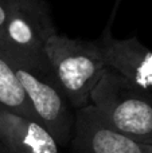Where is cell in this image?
<instances>
[{"label":"cell","instance_id":"6da1fadb","mask_svg":"<svg viewBox=\"0 0 152 153\" xmlns=\"http://www.w3.org/2000/svg\"><path fill=\"white\" fill-rule=\"evenodd\" d=\"M90 105L117 132L152 145V94L105 67L90 95Z\"/></svg>","mask_w":152,"mask_h":153},{"label":"cell","instance_id":"7a4b0ae2","mask_svg":"<svg viewBox=\"0 0 152 153\" xmlns=\"http://www.w3.org/2000/svg\"><path fill=\"white\" fill-rule=\"evenodd\" d=\"M54 79L70 106L82 109L90 105V95L105 66L97 42L53 35L45 47Z\"/></svg>","mask_w":152,"mask_h":153},{"label":"cell","instance_id":"3957f363","mask_svg":"<svg viewBox=\"0 0 152 153\" xmlns=\"http://www.w3.org/2000/svg\"><path fill=\"white\" fill-rule=\"evenodd\" d=\"M55 34L43 0H15L7 23L0 30V50L13 63L54 78L45 47Z\"/></svg>","mask_w":152,"mask_h":153},{"label":"cell","instance_id":"277c9868","mask_svg":"<svg viewBox=\"0 0 152 153\" xmlns=\"http://www.w3.org/2000/svg\"><path fill=\"white\" fill-rule=\"evenodd\" d=\"M11 65L38 122L53 136L59 146L69 145L73 137L74 116L69 101L55 79L13 62Z\"/></svg>","mask_w":152,"mask_h":153},{"label":"cell","instance_id":"5b68a950","mask_svg":"<svg viewBox=\"0 0 152 153\" xmlns=\"http://www.w3.org/2000/svg\"><path fill=\"white\" fill-rule=\"evenodd\" d=\"M70 143L73 153H152V145L121 134L93 105L77 110Z\"/></svg>","mask_w":152,"mask_h":153},{"label":"cell","instance_id":"8992f818","mask_svg":"<svg viewBox=\"0 0 152 153\" xmlns=\"http://www.w3.org/2000/svg\"><path fill=\"white\" fill-rule=\"evenodd\" d=\"M105 66L152 94V51L136 38L116 39L105 28L97 40Z\"/></svg>","mask_w":152,"mask_h":153},{"label":"cell","instance_id":"52a82bcc","mask_svg":"<svg viewBox=\"0 0 152 153\" xmlns=\"http://www.w3.org/2000/svg\"><path fill=\"white\" fill-rule=\"evenodd\" d=\"M0 148L7 153H59L54 137L34 120L0 105Z\"/></svg>","mask_w":152,"mask_h":153},{"label":"cell","instance_id":"ba28073f","mask_svg":"<svg viewBox=\"0 0 152 153\" xmlns=\"http://www.w3.org/2000/svg\"><path fill=\"white\" fill-rule=\"evenodd\" d=\"M0 105L13 113L38 122L34 110L22 89L11 62L0 50Z\"/></svg>","mask_w":152,"mask_h":153},{"label":"cell","instance_id":"9c48e42d","mask_svg":"<svg viewBox=\"0 0 152 153\" xmlns=\"http://www.w3.org/2000/svg\"><path fill=\"white\" fill-rule=\"evenodd\" d=\"M15 0H0V30L5 26L8 18H10L11 12H12V7Z\"/></svg>","mask_w":152,"mask_h":153},{"label":"cell","instance_id":"30bf717a","mask_svg":"<svg viewBox=\"0 0 152 153\" xmlns=\"http://www.w3.org/2000/svg\"><path fill=\"white\" fill-rule=\"evenodd\" d=\"M120 1H121V0H117V3H116V7H115V11L117 10V5H118V3H120Z\"/></svg>","mask_w":152,"mask_h":153},{"label":"cell","instance_id":"8fae6325","mask_svg":"<svg viewBox=\"0 0 152 153\" xmlns=\"http://www.w3.org/2000/svg\"><path fill=\"white\" fill-rule=\"evenodd\" d=\"M0 153H7V152H5L4 149H1V148H0Z\"/></svg>","mask_w":152,"mask_h":153}]
</instances>
